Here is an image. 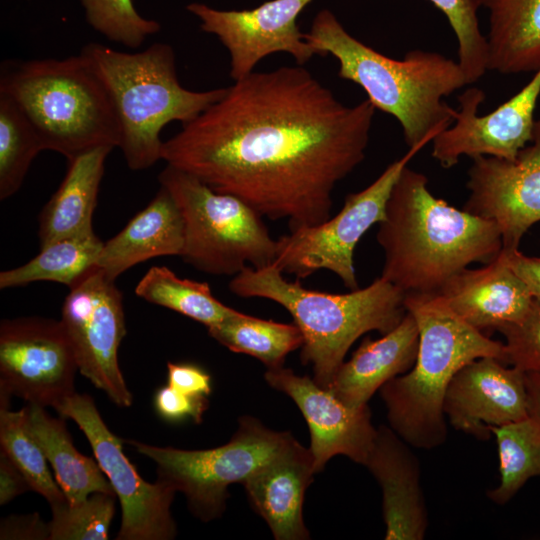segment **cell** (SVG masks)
Listing matches in <instances>:
<instances>
[{
  "label": "cell",
  "instance_id": "obj_1",
  "mask_svg": "<svg viewBox=\"0 0 540 540\" xmlns=\"http://www.w3.org/2000/svg\"><path fill=\"white\" fill-rule=\"evenodd\" d=\"M375 111L368 99L342 103L302 65L254 71L164 141L161 159L292 231L330 217Z\"/></svg>",
  "mask_w": 540,
  "mask_h": 540
},
{
  "label": "cell",
  "instance_id": "obj_2",
  "mask_svg": "<svg viewBox=\"0 0 540 540\" xmlns=\"http://www.w3.org/2000/svg\"><path fill=\"white\" fill-rule=\"evenodd\" d=\"M378 225L376 238L384 253L381 277L405 294L437 293L472 263H489L502 250L494 221L434 196L427 177L408 165Z\"/></svg>",
  "mask_w": 540,
  "mask_h": 540
},
{
  "label": "cell",
  "instance_id": "obj_3",
  "mask_svg": "<svg viewBox=\"0 0 540 540\" xmlns=\"http://www.w3.org/2000/svg\"><path fill=\"white\" fill-rule=\"evenodd\" d=\"M304 38L317 55H332L339 77L359 85L375 109L396 118L409 149H422L452 125L456 110L444 98L468 84L458 61L419 49L390 58L353 37L328 9Z\"/></svg>",
  "mask_w": 540,
  "mask_h": 540
},
{
  "label": "cell",
  "instance_id": "obj_4",
  "mask_svg": "<svg viewBox=\"0 0 540 540\" xmlns=\"http://www.w3.org/2000/svg\"><path fill=\"white\" fill-rule=\"evenodd\" d=\"M416 321L418 352L413 367L380 388L391 428L410 446L433 449L445 442L447 388L466 364L494 357L506 364L504 343L460 318L439 293L405 294Z\"/></svg>",
  "mask_w": 540,
  "mask_h": 540
},
{
  "label": "cell",
  "instance_id": "obj_5",
  "mask_svg": "<svg viewBox=\"0 0 540 540\" xmlns=\"http://www.w3.org/2000/svg\"><path fill=\"white\" fill-rule=\"evenodd\" d=\"M232 293L264 298L285 308L303 335L300 358L314 381L328 388L353 343L363 334H386L406 314L405 293L381 276L364 288L328 293L288 281L273 264L247 266L229 282Z\"/></svg>",
  "mask_w": 540,
  "mask_h": 540
},
{
  "label": "cell",
  "instance_id": "obj_6",
  "mask_svg": "<svg viewBox=\"0 0 540 540\" xmlns=\"http://www.w3.org/2000/svg\"><path fill=\"white\" fill-rule=\"evenodd\" d=\"M80 54L106 86L118 116L121 149L134 171L161 159L162 129L173 121L188 123L219 100L226 88L193 91L181 85L175 52L153 43L140 52H123L89 43Z\"/></svg>",
  "mask_w": 540,
  "mask_h": 540
},
{
  "label": "cell",
  "instance_id": "obj_7",
  "mask_svg": "<svg viewBox=\"0 0 540 540\" xmlns=\"http://www.w3.org/2000/svg\"><path fill=\"white\" fill-rule=\"evenodd\" d=\"M0 93L20 106L43 150L68 160L97 147L120 145L112 98L81 54L11 63L1 74Z\"/></svg>",
  "mask_w": 540,
  "mask_h": 540
},
{
  "label": "cell",
  "instance_id": "obj_8",
  "mask_svg": "<svg viewBox=\"0 0 540 540\" xmlns=\"http://www.w3.org/2000/svg\"><path fill=\"white\" fill-rule=\"evenodd\" d=\"M158 181L182 215L180 257L186 263L204 273L233 276L247 266L263 268L274 263L277 240L248 204L170 165L159 173Z\"/></svg>",
  "mask_w": 540,
  "mask_h": 540
},
{
  "label": "cell",
  "instance_id": "obj_9",
  "mask_svg": "<svg viewBox=\"0 0 540 540\" xmlns=\"http://www.w3.org/2000/svg\"><path fill=\"white\" fill-rule=\"evenodd\" d=\"M295 438L267 428L255 417L239 419L226 444L205 450L159 447L135 440L127 443L157 466V480L182 492L190 511L202 521L219 518L225 510L228 487L243 484Z\"/></svg>",
  "mask_w": 540,
  "mask_h": 540
},
{
  "label": "cell",
  "instance_id": "obj_10",
  "mask_svg": "<svg viewBox=\"0 0 540 540\" xmlns=\"http://www.w3.org/2000/svg\"><path fill=\"white\" fill-rule=\"evenodd\" d=\"M410 148L366 188L346 196L342 209L324 222L290 231L277 239L273 265L283 274L305 279L328 270L350 290L359 288L354 250L363 235L385 217L386 204L401 171L420 151Z\"/></svg>",
  "mask_w": 540,
  "mask_h": 540
},
{
  "label": "cell",
  "instance_id": "obj_11",
  "mask_svg": "<svg viewBox=\"0 0 540 540\" xmlns=\"http://www.w3.org/2000/svg\"><path fill=\"white\" fill-rule=\"evenodd\" d=\"M60 322L73 348L78 371L120 407H130L133 396L118 362L126 335L122 292L98 266L69 288Z\"/></svg>",
  "mask_w": 540,
  "mask_h": 540
},
{
  "label": "cell",
  "instance_id": "obj_12",
  "mask_svg": "<svg viewBox=\"0 0 540 540\" xmlns=\"http://www.w3.org/2000/svg\"><path fill=\"white\" fill-rule=\"evenodd\" d=\"M86 436L122 510L117 540H170L176 535L171 504L176 491L157 480L148 483L123 452V440L105 424L93 399L74 392L54 406Z\"/></svg>",
  "mask_w": 540,
  "mask_h": 540
},
{
  "label": "cell",
  "instance_id": "obj_13",
  "mask_svg": "<svg viewBox=\"0 0 540 540\" xmlns=\"http://www.w3.org/2000/svg\"><path fill=\"white\" fill-rule=\"evenodd\" d=\"M77 370L60 320L20 317L1 321L0 408H9L11 396L54 408L75 392Z\"/></svg>",
  "mask_w": 540,
  "mask_h": 540
},
{
  "label": "cell",
  "instance_id": "obj_14",
  "mask_svg": "<svg viewBox=\"0 0 540 540\" xmlns=\"http://www.w3.org/2000/svg\"><path fill=\"white\" fill-rule=\"evenodd\" d=\"M311 1L270 0L246 10H220L194 2L186 8L199 20L200 28L227 49L230 77L236 81L274 53H288L298 65L317 55L297 25L298 16Z\"/></svg>",
  "mask_w": 540,
  "mask_h": 540
},
{
  "label": "cell",
  "instance_id": "obj_15",
  "mask_svg": "<svg viewBox=\"0 0 540 540\" xmlns=\"http://www.w3.org/2000/svg\"><path fill=\"white\" fill-rule=\"evenodd\" d=\"M539 98L540 69L515 95L485 115H478L484 92L466 89L458 96L452 125L432 140V157L444 168L455 166L461 156L515 159L532 140Z\"/></svg>",
  "mask_w": 540,
  "mask_h": 540
},
{
  "label": "cell",
  "instance_id": "obj_16",
  "mask_svg": "<svg viewBox=\"0 0 540 540\" xmlns=\"http://www.w3.org/2000/svg\"><path fill=\"white\" fill-rule=\"evenodd\" d=\"M472 160L463 209L497 224L503 251L518 250L525 233L540 222V120L535 122L532 140L515 159L478 156Z\"/></svg>",
  "mask_w": 540,
  "mask_h": 540
},
{
  "label": "cell",
  "instance_id": "obj_17",
  "mask_svg": "<svg viewBox=\"0 0 540 540\" xmlns=\"http://www.w3.org/2000/svg\"><path fill=\"white\" fill-rule=\"evenodd\" d=\"M264 378L271 387L288 395L303 414L316 473L337 455L365 464L377 433L368 406L351 408L313 378L284 366L267 369Z\"/></svg>",
  "mask_w": 540,
  "mask_h": 540
},
{
  "label": "cell",
  "instance_id": "obj_18",
  "mask_svg": "<svg viewBox=\"0 0 540 540\" xmlns=\"http://www.w3.org/2000/svg\"><path fill=\"white\" fill-rule=\"evenodd\" d=\"M506 365L494 357H482L455 374L443 404L453 428L488 440L492 427L529 415L525 372Z\"/></svg>",
  "mask_w": 540,
  "mask_h": 540
},
{
  "label": "cell",
  "instance_id": "obj_19",
  "mask_svg": "<svg viewBox=\"0 0 540 540\" xmlns=\"http://www.w3.org/2000/svg\"><path fill=\"white\" fill-rule=\"evenodd\" d=\"M364 466L382 490L385 539H424L428 517L419 462L407 443L392 428L379 426Z\"/></svg>",
  "mask_w": 540,
  "mask_h": 540
},
{
  "label": "cell",
  "instance_id": "obj_20",
  "mask_svg": "<svg viewBox=\"0 0 540 540\" xmlns=\"http://www.w3.org/2000/svg\"><path fill=\"white\" fill-rule=\"evenodd\" d=\"M437 293L460 318L480 331L499 330L519 321L534 300L502 250L483 267L460 271Z\"/></svg>",
  "mask_w": 540,
  "mask_h": 540
},
{
  "label": "cell",
  "instance_id": "obj_21",
  "mask_svg": "<svg viewBox=\"0 0 540 540\" xmlns=\"http://www.w3.org/2000/svg\"><path fill=\"white\" fill-rule=\"evenodd\" d=\"M315 473L311 451L294 439L242 484L253 509L276 540L310 538L303 520V503Z\"/></svg>",
  "mask_w": 540,
  "mask_h": 540
},
{
  "label": "cell",
  "instance_id": "obj_22",
  "mask_svg": "<svg viewBox=\"0 0 540 540\" xmlns=\"http://www.w3.org/2000/svg\"><path fill=\"white\" fill-rule=\"evenodd\" d=\"M418 344V327L407 311L401 322L381 338H365L341 364L327 389L347 406L364 408L385 383L413 367Z\"/></svg>",
  "mask_w": 540,
  "mask_h": 540
},
{
  "label": "cell",
  "instance_id": "obj_23",
  "mask_svg": "<svg viewBox=\"0 0 540 540\" xmlns=\"http://www.w3.org/2000/svg\"><path fill=\"white\" fill-rule=\"evenodd\" d=\"M184 245L182 215L162 186L114 237L104 243L96 266L112 280L136 264L159 256H180Z\"/></svg>",
  "mask_w": 540,
  "mask_h": 540
},
{
  "label": "cell",
  "instance_id": "obj_24",
  "mask_svg": "<svg viewBox=\"0 0 540 540\" xmlns=\"http://www.w3.org/2000/svg\"><path fill=\"white\" fill-rule=\"evenodd\" d=\"M112 150L97 147L67 160L61 184L38 217L40 248L62 238L94 231L93 213L105 161Z\"/></svg>",
  "mask_w": 540,
  "mask_h": 540
},
{
  "label": "cell",
  "instance_id": "obj_25",
  "mask_svg": "<svg viewBox=\"0 0 540 540\" xmlns=\"http://www.w3.org/2000/svg\"><path fill=\"white\" fill-rule=\"evenodd\" d=\"M489 11L488 70L540 69V0H481Z\"/></svg>",
  "mask_w": 540,
  "mask_h": 540
},
{
  "label": "cell",
  "instance_id": "obj_26",
  "mask_svg": "<svg viewBox=\"0 0 540 540\" xmlns=\"http://www.w3.org/2000/svg\"><path fill=\"white\" fill-rule=\"evenodd\" d=\"M23 409L26 425L51 464L69 503L83 501L94 492L116 495L97 460L75 448L63 417H52L45 407L35 404Z\"/></svg>",
  "mask_w": 540,
  "mask_h": 540
},
{
  "label": "cell",
  "instance_id": "obj_27",
  "mask_svg": "<svg viewBox=\"0 0 540 540\" xmlns=\"http://www.w3.org/2000/svg\"><path fill=\"white\" fill-rule=\"evenodd\" d=\"M104 242L94 231L54 241L25 264L2 271L0 288L23 287L38 281L57 282L70 288L96 266Z\"/></svg>",
  "mask_w": 540,
  "mask_h": 540
},
{
  "label": "cell",
  "instance_id": "obj_28",
  "mask_svg": "<svg viewBox=\"0 0 540 540\" xmlns=\"http://www.w3.org/2000/svg\"><path fill=\"white\" fill-rule=\"evenodd\" d=\"M207 329L213 339L230 351L250 355L267 369L282 367L287 355L303 344L296 324L264 320L242 312Z\"/></svg>",
  "mask_w": 540,
  "mask_h": 540
},
{
  "label": "cell",
  "instance_id": "obj_29",
  "mask_svg": "<svg viewBox=\"0 0 540 540\" xmlns=\"http://www.w3.org/2000/svg\"><path fill=\"white\" fill-rule=\"evenodd\" d=\"M135 294L207 328L240 313L215 298L208 283L180 278L166 266L149 268L137 283Z\"/></svg>",
  "mask_w": 540,
  "mask_h": 540
},
{
  "label": "cell",
  "instance_id": "obj_30",
  "mask_svg": "<svg viewBox=\"0 0 540 540\" xmlns=\"http://www.w3.org/2000/svg\"><path fill=\"white\" fill-rule=\"evenodd\" d=\"M499 456V485L488 491L496 504L511 500L532 477H540V422L528 415L520 420L492 427Z\"/></svg>",
  "mask_w": 540,
  "mask_h": 540
},
{
  "label": "cell",
  "instance_id": "obj_31",
  "mask_svg": "<svg viewBox=\"0 0 540 540\" xmlns=\"http://www.w3.org/2000/svg\"><path fill=\"white\" fill-rule=\"evenodd\" d=\"M43 147L20 106L0 93V199L14 195L22 186L30 165Z\"/></svg>",
  "mask_w": 540,
  "mask_h": 540
},
{
  "label": "cell",
  "instance_id": "obj_32",
  "mask_svg": "<svg viewBox=\"0 0 540 540\" xmlns=\"http://www.w3.org/2000/svg\"><path fill=\"white\" fill-rule=\"evenodd\" d=\"M0 444L1 450L25 477L30 490L44 497L51 508L67 501L50 473L41 446L26 425L24 409L0 408Z\"/></svg>",
  "mask_w": 540,
  "mask_h": 540
},
{
  "label": "cell",
  "instance_id": "obj_33",
  "mask_svg": "<svg viewBox=\"0 0 540 540\" xmlns=\"http://www.w3.org/2000/svg\"><path fill=\"white\" fill-rule=\"evenodd\" d=\"M115 496L94 492L77 503L52 507L49 540H106L115 511Z\"/></svg>",
  "mask_w": 540,
  "mask_h": 540
},
{
  "label": "cell",
  "instance_id": "obj_34",
  "mask_svg": "<svg viewBox=\"0 0 540 540\" xmlns=\"http://www.w3.org/2000/svg\"><path fill=\"white\" fill-rule=\"evenodd\" d=\"M447 18L458 43V63L468 84L488 71L487 38L480 29L477 12L481 0H428Z\"/></svg>",
  "mask_w": 540,
  "mask_h": 540
},
{
  "label": "cell",
  "instance_id": "obj_35",
  "mask_svg": "<svg viewBox=\"0 0 540 540\" xmlns=\"http://www.w3.org/2000/svg\"><path fill=\"white\" fill-rule=\"evenodd\" d=\"M88 24L110 41L132 49L161 29L154 19L140 15L133 0H79Z\"/></svg>",
  "mask_w": 540,
  "mask_h": 540
},
{
  "label": "cell",
  "instance_id": "obj_36",
  "mask_svg": "<svg viewBox=\"0 0 540 540\" xmlns=\"http://www.w3.org/2000/svg\"><path fill=\"white\" fill-rule=\"evenodd\" d=\"M498 331L505 337L507 365L540 372V301L534 299L522 319Z\"/></svg>",
  "mask_w": 540,
  "mask_h": 540
},
{
  "label": "cell",
  "instance_id": "obj_37",
  "mask_svg": "<svg viewBox=\"0 0 540 540\" xmlns=\"http://www.w3.org/2000/svg\"><path fill=\"white\" fill-rule=\"evenodd\" d=\"M157 414L169 422H180L191 418L201 423L208 408L207 397L194 396L181 392L170 385L157 390L154 397Z\"/></svg>",
  "mask_w": 540,
  "mask_h": 540
},
{
  "label": "cell",
  "instance_id": "obj_38",
  "mask_svg": "<svg viewBox=\"0 0 540 540\" xmlns=\"http://www.w3.org/2000/svg\"><path fill=\"white\" fill-rule=\"evenodd\" d=\"M167 381L173 388L194 396L207 397L212 391L211 376L192 363H167Z\"/></svg>",
  "mask_w": 540,
  "mask_h": 540
},
{
  "label": "cell",
  "instance_id": "obj_39",
  "mask_svg": "<svg viewBox=\"0 0 540 540\" xmlns=\"http://www.w3.org/2000/svg\"><path fill=\"white\" fill-rule=\"evenodd\" d=\"M49 524L37 513L26 516H10L1 522L0 538L3 539H49Z\"/></svg>",
  "mask_w": 540,
  "mask_h": 540
},
{
  "label": "cell",
  "instance_id": "obj_40",
  "mask_svg": "<svg viewBox=\"0 0 540 540\" xmlns=\"http://www.w3.org/2000/svg\"><path fill=\"white\" fill-rule=\"evenodd\" d=\"M503 252L509 267L522 280L533 299L540 301V257L527 256L519 249Z\"/></svg>",
  "mask_w": 540,
  "mask_h": 540
},
{
  "label": "cell",
  "instance_id": "obj_41",
  "mask_svg": "<svg viewBox=\"0 0 540 540\" xmlns=\"http://www.w3.org/2000/svg\"><path fill=\"white\" fill-rule=\"evenodd\" d=\"M27 490H30V486L25 477L0 449V504L6 505Z\"/></svg>",
  "mask_w": 540,
  "mask_h": 540
},
{
  "label": "cell",
  "instance_id": "obj_42",
  "mask_svg": "<svg viewBox=\"0 0 540 540\" xmlns=\"http://www.w3.org/2000/svg\"><path fill=\"white\" fill-rule=\"evenodd\" d=\"M528 413L540 422V372L525 373Z\"/></svg>",
  "mask_w": 540,
  "mask_h": 540
}]
</instances>
